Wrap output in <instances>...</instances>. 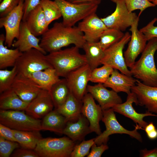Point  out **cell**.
Returning a JSON list of instances; mask_svg holds the SVG:
<instances>
[{"label": "cell", "instance_id": "cell-1", "mask_svg": "<svg viewBox=\"0 0 157 157\" xmlns=\"http://www.w3.org/2000/svg\"><path fill=\"white\" fill-rule=\"evenodd\" d=\"M86 42L83 33L77 27L67 26L62 22H56L42 35L40 45L49 53L71 44L82 48Z\"/></svg>", "mask_w": 157, "mask_h": 157}, {"label": "cell", "instance_id": "cell-2", "mask_svg": "<svg viewBox=\"0 0 157 157\" xmlns=\"http://www.w3.org/2000/svg\"><path fill=\"white\" fill-rule=\"evenodd\" d=\"M157 50V38L148 41L139 59L130 68L132 76L144 84L157 87V69L154 56Z\"/></svg>", "mask_w": 157, "mask_h": 157}, {"label": "cell", "instance_id": "cell-3", "mask_svg": "<svg viewBox=\"0 0 157 157\" xmlns=\"http://www.w3.org/2000/svg\"><path fill=\"white\" fill-rule=\"evenodd\" d=\"M79 49L74 46L46 55L59 77L65 78L70 72L87 63L85 54L80 53Z\"/></svg>", "mask_w": 157, "mask_h": 157}, {"label": "cell", "instance_id": "cell-4", "mask_svg": "<svg viewBox=\"0 0 157 157\" xmlns=\"http://www.w3.org/2000/svg\"><path fill=\"white\" fill-rule=\"evenodd\" d=\"M69 137L42 138L34 151L41 157H69L75 145Z\"/></svg>", "mask_w": 157, "mask_h": 157}, {"label": "cell", "instance_id": "cell-5", "mask_svg": "<svg viewBox=\"0 0 157 157\" xmlns=\"http://www.w3.org/2000/svg\"><path fill=\"white\" fill-rule=\"evenodd\" d=\"M58 6L63 18L62 23L67 26H74L97 11L98 5L91 3H75L67 0H54Z\"/></svg>", "mask_w": 157, "mask_h": 157}, {"label": "cell", "instance_id": "cell-6", "mask_svg": "<svg viewBox=\"0 0 157 157\" xmlns=\"http://www.w3.org/2000/svg\"><path fill=\"white\" fill-rule=\"evenodd\" d=\"M24 111L0 110V123L17 130H41V120L30 116Z\"/></svg>", "mask_w": 157, "mask_h": 157}, {"label": "cell", "instance_id": "cell-7", "mask_svg": "<svg viewBox=\"0 0 157 157\" xmlns=\"http://www.w3.org/2000/svg\"><path fill=\"white\" fill-rule=\"evenodd\" d=\"M15 66L17 74L27 77L35 72L53 68L47 60L46 55L35 49L23 53Z\"/></svg>", "mask_w": 157, "mask_h": 157}, {"label": "cell", "instance_id": "cell-8", "mask_svg": "<svg viewBox=\"0 0 157 157\" xmlns=\"http://www.w3.org/2000/svg\"><path fill=\"white\" fill-rule=\"evenodd\" d=\"M103 111L101 120L105 125L106 130L94 138V142L97 145L102 144H107L109 136L114 134H127L140 142H142V136L137 131L140 128L139 126H137L135 129L132 131L127 130L119 122L112 108L103 110Z\"/></svg>", "mask_w": 157, "mask_h": 157}, {"label": "cell", "instance_id": "cell-9", "mask_svg": "<svg viewBox=\"0 0 157 157\" xmlns=\"http://www.w3.org/2000/svg\"><path fill=\"white\" fill-rule=\"evenodd\" d=\"M131 37L129 32H126L119 41L105 50L101 64L108 65L122 74L132 76L126 65L123 53L124 46L129 41Z\"/></svg>", "mask_w": 157, "mask_h": 157}, {"label": "cell", "instance_id": "cell-10", "mask_svg": "<svg viewBox=\"0 0 157 157\" xmlns=\"http://www.w3.org/2000/svg\"><path fill=\"white\" fill-rule=\"evenodd\" d=\"M110 0L116 4L115 10L110 15L101 18L107 28L124 31L139 16L134 13L129 12L124 0Z\"/></svg>", "mask_w": 157, "mask_h": 157}, {"label": "cell", "instance_id": "cell-11", "mask_svg": "<svg viewBox=\"0 0 157 157\" xmlns=\"http://www.w3.org/2000/svg\"><path fill=\"white\" fill-rule=\"evenodd\" d=\"M24 0H20L17 6L7 15L0 18V27L5 28V44L11 47L15 38L17 39L23 16Z\"/></svg>", "mask_w": 157, "mask_h": 157}, {"label": "cell", "instance_id": "cell-12", "mask_svg": "<svg viewBox=\"0 0 157 157\" xmlns=\"http://www.w3.org/2000/svg\"><path fill=\"white\" fill-rule=\"evenodd\" d=\"M91 71L87 63L71 72L65 78L70 92L81 100L87 92L88 84Z\"/></svg>", "mask_w": 157, "mask_h": 157}, {"label": "cell", "instance_id": "cell-13", "mask_svg": "<svg viewBox=\"0 0 157 157\" xmlns=\"http://www.w3.org/2000/svg\"><path fill=\"white\" fill-rule=\"evenodd\" d=\"M139 17L131 26L129 31L131 35L128 46L124 53V57L128 67L131 68L136 58L143 52L147 41L143 34L138 28Z\"/></svg>", "mask_w": 157, "mask_h": 157}, {"label": "cell", "instance_id": "cell-14", "mask_svg": "<svg viewBox=\"0 0 157 157\" xmlns=\"http://www.w3.org/2000/svg\"><path fill=\"white\" fill-rule=\"evenodd\" d=\"M131 92L136 96L138 105L144 106L147 111L157 114V87L147 85L136 79Z\"/></svg>", "mask_w": 157, "mask_h": 157}, {"label": "cell", "instance_id": "cell-15", "mask_svg": "<svg viewBox=\"0 0 157 157\" xmlns=\"http://www.w3.org/2000/svg\"><path fill=\"white\" fill-rule=\"evenodd\" d=\"M133 103L138 105L136 96L131 92L127 94L126 101L124 102L116 105L112 108L115 112L130 119L140 128L144 129L148 123L143 120L144 118L149 116L157 117V115L147 111L145 113H138L134 108Z\"/></svg>", "mask_w": 157, "mask_h": 157}, {"label": "cell", "instance_id": "cell-16", "mask_svg": "<svg viewBox=\"0 0 157 157\" xmlns=\"http://www.w3.org/2000/svg\"><path fill=\"white\" fill-rule=\"evenodd\" d=\"M82 102L81 113L88 121L92 132L99 135L102 133L99 122L103 117V110L99 104L96 103L94 99L89 93L85 95Z\"/></svg>", "mask_w": 157, "mask_h": 157}, {"label": "cell", "instance_id": "cell-17", "mask_svg": "<svg viewBox=\"0 0 157 157\" xmlns=\"http://www.w3.org/2000/svg\"><path fill=\"white\" fill-rule=\"evenodd\" d=\"M54 107L50 92L41 89L28 104L25 111L30 116L40 119L53 110Z\"/></svg>", "mask_w": 157, "mask_h": 157}, {"label": "cell", "instance_id": "cell-18", "mask_svg": "<svg viewBox=\"0 0 157 157\" xmlns=\"http://www.w3.org/2000/svg\"><path fill=\"white\" fill-rule=\"evenodd\" d=\"M87 92L97 101L103 110L113 108L115 105L122 103L117 93L112 90H108L103 84L88 85Z\"/></svg>", "mask_w": 157, "mask_h": 157}, {"label": "cell", "instance_id": "cell-19", "mask_svg": "<svg viewBox=\"0 0 157 157\" xmlns=\"http://www.w3.org/2000/svg\"><path fill=\"white\" fill-rule=\"evenodd\" d=\"M83 34L86 42H97L107 27L95 13L88 16L79 22L77 26Z\"/></svg>", "mask_w": 157, "mask_h": 157}, {"label": "cell", "instance_id": "cell-20", "mask_svg": "<svg viewBox=\"0 0 157 157\" xmlns=\"http://www.w3.org/2000/svg\"><path fill=\"white\" fill-rule=\"evenodd\" d=\"M12 88L24 101L29 104L42 89L29 77L17 74L12 85Z\"/></svg>", "mask_w": 157, "mask_h": 157}, {"label": "cell", "instance_id": "cell-21", "mask_svg": "<svg viewBox=\"0 0 157 157\" xmlns=\"http://www.w3.org/2000/svg\"><path fill=\"white\" fill-rule=\"evenodd\" d=\"M91 132L88 121L81 113L76 119L67 122L63 134L75 142L83 140Z\"/></svg>", "mask_w": 157, "mask_h": 157}, {"label": "cell", "instance_id": "cell-22", "mask_svg": "<svg viewBox=\"0 0 157 157\" xmlns=\"http://www.w3.org/2000/svg\"><path fill=\"white\" fill-rule=\"evenodd\" d=\"M40 39L32 34L28 28L25 22H21L18 38L12 46L22 52L32 49H37L46 55L47 52L40 45Z\"/></svg>", "mask_w": 157, "mask_h": 157}, {"label": "cell", "instance_id": "cell-23", "mask_svg": "<svg viewBox=\"0 0 157 157\" xmlns=\"http://www.w3.org/2000/svg\"><path fill=\"white\" fill-rule=\"evenodd\" d=\"M136 79L120 73L118 70L114 69L104 86L109 88L117 93L123 92L127 94L131 92L132 88L135 84Z\"/></svg>", "mask_w": 157, "mask_h": 157}, {"label": "cell", "instance_id": "cell-24", "mask_svg": "<svg viewBox=\"0 0 157 157\" xmlns=\"http://www.w3.org/2000/svg\"><path fill=\"white\" fill-rule=\"evenodd\" d=\"M24 22L29 30L36 37L42 35L49 29L40 4L29 13Z\"/></svg>", "mask_w": 157, "mask_h": 157}, {"label": "cell", "instance_id": "cell-25", "mask_svg": "<svg viewBox=\"0 0 157 157\" xmlns=\"http://www.w3.org/2000/svg\"><path fill=\"white\" fill-rule=\"evenodd\" d=\"M68 121L66 118L56 109L53 110L43 118L41 130H47L63 134Z\"/></svg>", "mask_w": 157, "mask_h": 157}, {"label": "cell", "instance_id": "cell-26", "mask_svg": "<svg viewBox=\"0 0 157 157\" xmlns=\"http://www.w3.org/2000/svg\"><path fill=\"white\" fill-rule=\"evenodd\" d=\"M28 104L22 100L12 88L0 94V110L25 111Z\"/></svg>", "mask_w": 157, "mask_h": 157}, {"label": "cell", "instance_id": "cell-27", "mask_svg": "<svg viewBox=\"0 0 157 157\" xmlns=\"http://www.w3.org/2000/svg\"><path fill=\"white\" fill-rule=\"evenodd\" d=\"M82 100H79L70 92L68 98L61 106L55 109L68 120L76 119L81 113Z\"/></svg>", "mask_w": 157, "mask_h": 157}, {"label": "cell", "instance_id": "cell-28", "mask_svg": "<svg viewBox=\"0 0 157 157\" xmlns=\"http://www.w3.org/2000/svg\"><path fill=\"white\" fill-rule=\"evenodd\" d=\"M59 77L53 68H49L34 72L29 78L42 89L50 92L53 85L60 80Z\"/></svg>", "mask_w": 157, "mask_h": 157}, {"label": "cell", "instance_id": "cell-29", "mask_svg": "<svg viewBox=\"0 0 157 157\" xmlns=\"http://www.w3.org/2000/svg\"><path fill=\"white\" fill-rule=\"evenodd\" d=\"M5 36L2 34L0 35V69H5L15 66L18 59L22 54L18 49H10L5 47L4 42Z\"/></svg>", "mask_w": 157, "mask_h": 157}, {"label": "cell", "instance_id": "cell-30", "mask_svg": "<svg viewBox=\"0 0 157 157\" xmlns=\"http://www.w3.org/2000/svg\"><path fill=\"white\" fill-rule=\"evenodd\" d=\"M82 48L85 52L87 64L92 70L101 64V61L104 54V50L101 47L98 42H86Z\"/></svg>", "mask_w": 157, "mask_h": 157}, {"label": "cell", "instance_id": "cell-31", "mask_svg": "<svg viewBox=\"0 0 157 157\" xmlns=\"http://www.w3.org/2000/svg\"><path fill=\"white\" fill-rule=\"evenodd\" d=\"M15 137L22 148L34 150L42 138L39 131H21L13 129Z\"/></svg>", "mask_w": 157, "mask_h": 157}, {"label": "cell", "instance_id": "cell-32", "mask_svg": "<svg viewBox=\"0 0 157 157\" xmlns=\"http://www.w3.org/2000/svg\"><path fill=\"white\" fill-rule=\"evenodd\" d=\"M55 109L63 104L69 96L70 91L65 78L54 85L49 92Z\"/></svg>", "mask_w": 157, "mask_h": 157}, {"label": "cell", "instance_id": "cell-33", "mask_svg": "<svg viewBox=\"0 0 157 157\" xmlns=\"http://www.w3.org/2000/svg\"><path fill=\"white\" fill-rule=\"evenodd\" d=\"M124 35V34L121 31L107 28L102 33L98 42L105 51L119 41Z\"/></svg>", "mask_w": 157, "mask_h": 157}, {"label": "cell", "instance_id": "cell-34", "mask_svg": "<svg viewBox=\"0 0 157 157\" xmlns=\"http://www.w3.org/2000/svg\"><path fill=\"white\" fill-rule=\"evenodd\" d=\"M40 5L48 26L52 22L58 19L62 16L59 8L54 0H41Z\"/></svg>", "mask_w": 157, "mask_h": 157}, {"label": "cell", "instance_id": "cell-35", "mask_svg": "<svg viewBox=\"0 0 157 157\" xmlns=\"http://www.w3.org/2000/svg\"><path fill=\"white\" fill-rule=\"evenodd\" d=\"M17 74L15 66L10 70H0V93L12 88V85Z\"/></svg>", "mask_w": 157, "mask_h": 157}, {"label": "cell", "instance_id": "cell-36", "mask_svg": "<svg viewBox=\"0 0 157 157\" xmlns=\"http://www.w3.org/2000/svg\"><path fill=\"white\" fill-rule=\"evenodd\" d=\"M113 69L112 67L106 65L97 67L92 70L89 81L103 84L107 80Z\"/></svg>", "mask_w": 157, "mask_h": 157}, {"label": "cell", "instance_id": "cell-37", "mask_svg": "<svg viewBox=\"0 0 157 157\" xmlns=\"http://www.w3.org/2000/svg\"><path fill=\"white\" fill-rule=\"evenodd\" d=\"M94 138L87 140H83L80 144L75 145L71 157H84L90 153V149L94 143Z\"/></svg>", "mask_w": 157, "mask_h": 157}, {"label": "cell", "instance_id": "cell-38", "mask_svg": "<svg viewBox=\"0 0 157 157\" xmlns=\"http://www.w3.org/2000/svg\"><path fill=\"white\" fill-rule=\"evenodd\" d=\"M126 7L129 12L132 13L136 10H139V16L146 9L154 7L156 5L147 0H124Z\"/></svg>", "mask_w": 157, "mask_h": 157}, {"label": "cell", "instance_id": "cell-39", "mask_svg": "<svg viewBox=\"0 0 157 157\" xmlns=\"http://www.w3.org/2000/svg\"><path fill=\"white\" fill-rule=\"evenodd\" d=\"M21 147L18 142L7 140L0 136V157H9L15 149Z\"/></svg>", "mask_w": 157, "mask_h": 157}, {"label": "cell", "instance_id": "cell-40", "mask_svg": "<svg viewBox=\"0 0 157 157\" xmlns=\"http://www.w3.org/2000/svg\"><path fill=\"white\" fill-rule=\"evenodd\" d=\"M157 21V18H154L146 26L140 30L144 35L147 41L153 38H157V26L154 25Z\"/></svg>", "mask_w": 157, "mask_h": 157}, {"label": "cell", "instance_id": "cell-41", "mask_svg": "<svg viewBox=\"0 0 157 157\" xmlns=\"http://www.w3.org/2000/svg\"><path fill=\"white\" fill-rule=\"evenodd\" d=\"M20 0H2L0 3V17L6 16L18 5Z\"/></svg>", "mask_w": 157, "mask_h": 157}, {"label": "cell", "instance_id": "cell-42", "mask_svg": "<svg viewBox=\"0 0 157 157\" xmlns=\"http://www.w3.org/2000/svg\"><path fill=\"white\" fill-rule=\"evenodd\" d=\"M10 156L12 157H39L34 150L29 149L21 147L15 149Z\"/></svg>", "mask_w": 157, "mask_h": 157}, {"label": "cell", "instance_id": "cell-43", "mask_svg": "<svg viewBox=\"0 0 157 157\" xmlns=\"http://www.w3.org/2000/svg\"><path fill=\"white\" fill-rule=\"evenodd\" d=\"M41 0H24L23 16L22 21H24L29 13L40 4Z\"/></svg>", "mask_w": 157, "mask_h": 157}, {"label": "cell", "instance_id": "cell-44", "mask_svg": "<svg viewBox=\"0 0 157 157\" xmlns=\"http://www.w3.org/2000/svg\"><path fill=\"white\" fill-rule=\"evenodd\" d=\"M109 148L107 144H102L97 145L95 143L92 145L90 152L88 157H100L103 152Z\"/></svg>", "mask_w": 157, "mask_h": 157}, {"label": "cell", "instance_id": "cell-45", "mask_svg": "<svg viewBox=\"0 0 157 157\" xmlns=\"http://www.w3.org/2000/svg\"><path fill=\"white\" fill-rule=\"evenodd\" d=\"M0 136L7 140L17 142L13 129L0 123Z\"/></svg>", "mask_w": 157, "mask_h": 157}, {"label": "cell", "instance_id": "cell-46", "mask_svg": "<svg viewBox=\"0 0 157 157\" xmlns=\"http://www.w3.org/2000/svg\"><path fill=\"white\" fill-rule=\"evenodd\" d=\"M141 156L143 157H157V148L148 150L147 149L140 151Z\"/></svg>", "mask_w": 157, "mask_h": 157}, {"label": "cell", "instance_id": "cell-47", "mask_svg": "<svg viewBox=\"0 0 157 157\" xmlns=\"http://www.w3.org/2000/svg\"><path fill=\"white\" fill-rule=\"evenodd\" d=\"M71 3H91L97 5L99 4L102 0H67Z\"/></svg>", "mask_w": 157, "mask_h": 157}, {"label": "cell", "instance_id": "cell-48", "mask_svg": "<svg viewBox=\"0 0 157 157\" xmlns=\"http://www.w3.org/2000/svg\"><path fill=\"white\" fill-rule=\"evenodd\" d=\"M148 138L151 140H154L157 138V130L156 129L151 130L146 133Z\"/></svg>", "mask_w": 157, "mask_h": 157}, {"label": "cell", "instance_id": "cell-49", "mask_svg": "<svg viewBox=\"0 0 157 157\" xmlns=\"http://www.w3.org/2000/svg\"><path fill=\"white\" fill-rule=\"evenodd\" d=\"M156 6L157 5V0H154L152 2Z\"/></svg>", "mask_w": 157, "mask_h": 157}, {"label": "cell", "instance_id": "cell-50", "mask_svg": "<svg viewBox=\"0 0 157 157\" xmlns=\"http://www.w3.org/2000/svg\"><path fill=\"white\" fill-rule=\"evenodd\" d=\"M148 0V1L151 2H152L154 0Z\"/></svg>", "mask_w": 157, "mask_h": 157}, {"label": "cell", "instance_id": "cell-51", "mask_svg": "<svg viewBox=\"0 0 157 157\" xmlns=\"http://www.w3.org/2000/svg\"><path fill=\"white\" fill-rule=\"evenodd\" d=\"M2 0H0V2H1Z\"/></svg>", "mask_w": 157, "mask_h": 157}, {"label": "cell", "instance_id": "cell-52", "mask_svg": "<svg viewBox=\"0 0 157 157\" xmlns=\"http://www.w3.org/2000/svg\"></svg>", "mask_w": 157, "mask_h": 157}]
</instances>
